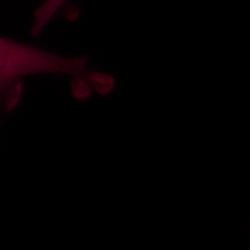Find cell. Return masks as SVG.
Instances as JSON below:
<instances>
[{"instance_id": "cell-1", "label": "cell", "mask_w": 250, "mask_h": 250, "mask_svg": "<svg viewBox=\"0 0 250 250\" xmlns=\"http://www.w3.org/2000/svg\"><path fill=\"white\" fill-rule=\"evenodd\" d=\"M88 59L65 57L0 36V117L18 104L23 80L39 74L70 75L90 79Z\"/></svg>"}, {"instance_id": "cell-2", "label": "cell", "mask_w": 250, "mask_h": 250, "mask_svg": "<svg viewBox=\"0 0 250 250\" xmlns=\"http://www.w3.org/2000/svg\"><path fill=\"white\" fill-rule=\"evenodd\" d=\"M66 1L67 0H44L42 5L38 7L35 12L34 24L32 28L34 36H38L41 33Z\"/></svg>"}]
</instances>
